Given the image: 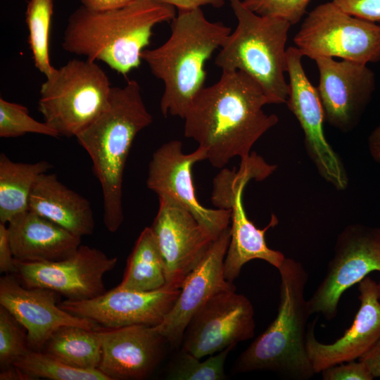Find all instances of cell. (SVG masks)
<instances>
[{
	"instance_id": "obj_1",
	"label": "cell",
	"mask_w": 380,
	"mask_h": 380,
	"mask_svg": "<svg viewBox=\"0 0 380 380\" xmlns=\"http://www.w3.org/2000/svg\"><path fill=\"white\" fill-rule=\"evenodd\" d=\"M270 101L260 85L240 70H222L187 108L184 134L203 148L207 160L223 168L234 157L248 158L254 144L278 122L262 107Z\"/></svg>"
},
{
	"instance_id": "obj_2",
	"label": "cell",
	"mask_w": 380,
	"mask_h": 380,
	"mask_svg": "<svg viewBox=\"0 0 380 380\" xmlns=\"http://www.w3.org/2000/svg\"><path fill=\"white\" fill-rule=\"evenodd\" d=\"M175 16L174 6L158 0H135L102 11L81 6L68 20L62 46L67 52L102 61L126 75L140 65L154 26Z\"/></svg>"
},
{
	"instance_id": "obj_3",
	"label": "cell",
	"mask_w": 380,
	"mask_h": 380,
	"mask_svg": "<svg viewBox=\"0 0 380 380\" xmlns=\"http://www.w3.org/2000/svg\"><path fill=\"white\" fill-rule=\"evenodd\" d=\"M139 84L129 80L112 87L107 106L75 137L89 154L103 194V220L115 232L122 224V182L125 163L137 134L151 124Z\"/></svg>"
},
{
	"instance_id": "obj_4",
	"label": "cell",
	"mask_w": 380,
	"mask_h": 380,
	"mask_svg": "<svg viewBox=\"0 0 380 380\" xmlns=\"http://www.w3.org/2000/svg\"><path fill=\"white\" fill-rule=\"evenodd\" d=\"M232 32L221 22L209 21L200 8L179 10L171 34L160 46L141 53L152 74L164 84L162 114L183 119L194 97L204 87L206 61Z\"/></svg>"
},
{
	"instance_id": "obj_5",
	"label": "cell",
	"mask_w": 380,
	"mask_h": 380,
	"mask_svg": "<svg viewBox=\"0 0 380 380\" xmlns=\"http://www.w3.org/2000/svg\"><path fill=\"white\" fill-rule=\"evenodd\" d=\"M278 271L277 317L241 353L233 372L267 370L286 379L307 380L315 374L306 349L307 323L312 315L305 297L308 275L300 262L289 258Z\"/></svg>"
},
{
	"instance_id": "obj_6",
	"label": "cell",
	"mask_w": 380,
	"mask_h": 380,
	"mask_svg": "<svg viewBox=\"0 0 380 380\" xmlns=\"http://www.w3.org/2000/svg\"><path fill=\"white\" fill-rule=\"evenodd\" d=\"M237 19L217 55L215 64L222 70H240L262 88L270 104L284 103L289 94L286 72L288 33L291 25L282 19L260 15L241 0H229Z\"/></svg>"
},
{
	"instance_id": "obj_7",
	"label": "cell",
	"mask_w": 380,
	"mask_h": 380,
	"mask_svg": "<svg viewBox=\"0 0 380 380\" xmlns=\"http://www.w3.org/2000/svg\"><path fill=\"white\" fill-rule=\"evenodd\" d=\"M111 87L96 61L72 59L46 77L39 110L60 137H75L107 106Z\"/></svg>"
},
{
	"instance_id": "obj_8",
	"label": "cell",
	"mask_w": 380,
	"mask_h": 380,
	"mask_svg": "<svg viewBox=\"0 0 380 380\" xmlns=\"http://www.w3.org/2000/svg\"><path fill=\"white\" fill-rule=\"evenodd\" d=\"M293 42L312 60L338 57L366 65L380 61V25L350 15L331 1L309 13Z\"/></svg>"
},
{
	"instance_id": "obj_9",
	"label": "cell",
	"mask_w": 380,
	"mask_h": 380,
	"mask_svg": "<svg viewBox=\"0 0 380 380\" xmlns=\"http://www.w3.org/2000/svg\"><path fill=\"white\" fill-rule=\"evenodd\" d=\"M374 271L380 272V227L347 225L337 236L324 279L308 299L311 313L333 319L343 293Z\"/></svg>"
},
{
	"instance_id": "obj_10",
	"label": "cell",
	"mask_w": 380,
	"mask_h": 380,
	"mask_svg": "<svg viewBox=\"0 0 380 380\" xmlns=\"http://www.w3.org/2000/svg\"><path fill=\"white\" fill-rule=\"evenodd\" d=\"M99 249L80 245L70 256L56 261L25 262L15 260L13 275L23 286L52 290L70 300L95 298L105 290L104 275L117 265Z\"/></svg>"
},
{
	"instance_id": "obj_11",
	"label": "cell",
	"mask_w": 380,
	"mask_h": 380,
	"mask_svg": "<svg viewBox=\"0 0 380 380\" xmlns=\"http://www.w3.org/2000/svg\"><path fill=\"white\" fill-rule=\"evenodd\" d=\"M182 146L180 141L171 140L153 153L148 165L147 187L158 196H167L187 210L215 241L229 227L232 210L208 208L199 203L191 170L196 163L207 159V154L198 146L186 154Z\"/></svg>"
},
{
	"instance_id": "obj_12",
	"label": "cell",
	"mask_w": 380,
	"mask_h": 380,
	"mask_svg": "<svg viewBox=\"0 0 380 380\" xmlns=\"http://www.w3.org/2000/svg\"><path fill=\"white\" fill-rule=\"evenodd\" d=\"M303 55L294 46L286 49L289 94L286 104L304 133L305 146L319 175L337 190H345L348 177L338 154L327 141L323 130L324 109L317 89L302 65Z\"/></svg>"
},
{
	"instance_id": "obj_13",
	"label": "cell",
	"mask_w": 380,
	"mask_h": 380,
	"mask_svg": "<svg viewBox=\"0 0 380 380\" xmlns=\"http://www.w3.org/2000/svg\"><path fill=\"white\" fill-rule=\"evenodd\" d=\"M255 327L250 300L236 289L223 291L193 317L183 336L182 349L201 359L253 338Z\"/></svg>"
},
{
	"instance_id": "obj_14",
	"label": "cell",
	"mask_w": 380,
	"mask_h": 380,
	"mask_svg": "<svg viewBox=\"0 0 380 380\" xmlns=\"http://www.w3.org/2000/svg\"><path fill=\"white\" fill-rule=\"evenodd\" d=\"M158 198V210L150 227L163 261L165 285L181 289L214 241L181 205L167 196Z\"/></svg>"
},
{
	"instance_id": "obj_15",
	"label": "cell",
	"mask_w": 380,
	"mask_h": 380,
	"mask_svg": "<svg viewBox=\"0 0 380 380\" xmlns=\"http://www.w3.org/2000/svg\"><path fill=\"white\" fill-rule=\"evenodd\" d=\"M181 289L167 285L153 291H139L118 286L88 300L65 299L59 306L76 316L105 327L135 324L156 326L175 303Z\"/></svg>"
},
{
	"instance_id": "obj_16",
	"label": "cell",
	"mask_w": 380,
	"mask_h": 380,
	"mask_svg": "<svg viewBox=\"0 0 380 380\" xmlns=\"http://www.w3.org/2000/svg\"><path fill=\"white\" fill-rule=\"evenodd\" d=\"M317 87L324 119L343 132L353 129L375 89V76L366 64L319 57Z\"/></svg>"
},
{
	"instance_id": "obj_17",
	"label": "cell",
	"mask_w": 380,
	"mask_h": 380,
	"mask_svg": "<svg viewBox=\"0 0 380 380\" xmlns=\"http://www.w3.org/2000/svg\"><path fill=\"white\" fill-rule=\"evenodd\" d=\"M230 238L229 227L213 242L201 261L187 275L173 307L163 320L154 326L171 348L179 347L187 325L210 299L221 291L236 289L224 275V260Z\"/></svg>"
},
{
	"instance_id": "obj_18",
	"label": "cell",
	"mask_w": 380,
	"mask_h": 380,
	"mask_svg": "<svg viewBox=\"0 0 380 380\" xmlns=\"http://www.w3.org/2000/svg\"><path fill=\"white\" fill-rule=\"evenodd\" d=\"M57 293L22 285L13 274L0 279V305L10 312L26 331L32 350H42L51 336L64 326L94 329V322L72 315L56 303Z\"/></svg>"
},
{
	"instance_id": "obj_19",
	"label": "cell",
	"mask_w": 380,
	"mask_h": 380,
	"mask_svg": "<svg viewBox=\"0 0 380 380\" xmlns=\"http://www.w3.org/2000/svg\"><path fill=\"white\" fill-rule=\"evenodd\" d=\"M101 343L99 369L109 380L148 377L161 362L167 340L154 326L96 327Z\"/></svg>"
},
{
	"instance_id": "obj_20",
	"label": "cell",
	"mask_w": 380,
	"mask_h": 380,
	"mask_svg": "<svg viewBox=\"0 0 380 380\" xmlns=\"http://www.w3.org/2000/svg\"><path fill=\"white\" fill-rule=\"evenodd\" d=\"M360 308L351 326L331 343L315 337L317 317L309 324L306 349L315 374L343 362L360 359L380 338V296L378 283L367 276L358 283Z\"/></svg>"
},
{
	"instance_id": "obj_21",
	"label": "cell",
	"mask_w": 380,
	"mask_h": 380,
	"mask_svg": "<svg viewBox=\"0 0 380 380\" xmlns=\"http://www.w3.org/2000/svg\"><path fill=\"white\" fill-rule=\"evenodd\" d=\"M7 226L13 256L19 261L60 260L81 245V237L29 210L13 218Z\"/></svg>"
},
{
	"instance_id": "obj_22",
	"label": "cell",
	"mask_w": 380,
	"mask_h": 380,
	"mask_svg": "<svg viewBox=\"0 0 380 380\" xmlns=\"http://www.w3.org/2000/svg\"><path fill=\"white\" fill-rule=\"evenodd\" d=\"M244 188L234 191L220 206V209L232 210L231 238L224 260V278L230 282L239 276L242 267L250 260H265L278 270L286 258L281 252L269 248L265 241V232L278 224L277 217L272 214L267 226L256 227L243 205Z\"/></svg>"
},
{
	"instance_id": "obj_23",
	"label": "cell",
	"mask_w": 380,
	"mask_h": 380,
	"mask_svg": "<svg viewBox=\"0 0 380 380\" xmlns=\"http://www.w3.org/2000/svg\"><path fill=\"white\" fill-rule=\"evenodd\" d=\"M28 210L81 238L94 231L89 201L61 182L55 174L47 172L39 177L30 197Z\"/></svg>"
},
{
	"instance_id": "obj_24",
	"label": "cell",
	"mask_w": 380,
	"mask_h": 380,
	"mask_svg": "<svg viewBox=\"0 0 380 380\" xmlns=\"http://www.w3.org/2000/svg\"><path fill=\"white\" fill-rule=\"evenodd\" d=\"M52 165L42 160L33 163L14 162L0 155V222L8 224L28 210L29 200L39 177Z\"/></svg>"
},
{
	"instance_id": "obj_25",
	"label": "cell",
	"mask_w": 380,
	"mask_h": 380,
	"mask_svg": "<svg viewBox=\"0 0 380 380\" xmlns=\"http://www.w3.org/2000/svg\"><path fill=\"white\" fill-rule=\"evenodd\" d=\"M166 284L163 261L151 227H146L128 257L123 278L118 285L125 289L148 291Z\"/></svg>"
},
{
	"instance_id": "obj_26",
	"label": "cell",
	"mask_w": 380,
	"mask_h": 380,
	"mask_svg": "<svg viewBox=\"0 0 380 380\" xmlns=\"http://www.w3.org/2000/svg\"><path fill=\"white\" fill-rule=\"evenodd\" d=\"M42 351L79 369H98L101 359V339L94 329L64 326L48 339Z\"/></svg>"
},
{
	"instance_id": "obj_27",
	"label": "cell",
	"mask_w": 380,
	"mask_h": 380,
	"mask_svg": "<svg viewBox=\"0 0 380 380\" xmlns=\"http://www.w3.org/2000/svg\"><path fill=\"white\" fill-rule=\"evenodd\" d=\"M54 0H29L25 11L28 44L35 68L46 77L54 67L49 56V38Z\"/></svg>"
},
{
	"instance_id": "obj_28",
	"label": "cell",
	"mask_w": 380,
	"mask_h": 380,
	"mask_svg": "<svg viewBox=\"0 0 380 380\" xmlns=\"http://www.w3.org/2000/svg\"><path fill=\"white\" fill-rule=\"evenodd\" d=\"M13 365L27 374L31 379L109 380L99 369L75 368L42 350H30Z\"/></svg>"
},
{
	"instance_id": "obj_29",
	"label": "cell",
	"mask_w": 380,
	"mask_h": 380,
	"mask_svg": "<svg viewBox=\"0 0 380 380\" xmlns=\"http://www.w3.org/2000/svg\"><path fill=\"white\" fill-rule=\"evenodd\" d=\"M235 346H229L219 353L210 355L203 361L182 348L170 362L166 378L172 380L225 379L226 359Z\"/></svg>"
},
{
	"instance_id": "obj_30",
	"label": "cell",
	"mask_w": 380,
	"mask_h": 380,
	"mask_svg": "<svg viewBox=\"0 0 380 380\" xmlns=\"http://www.w3.org/2000/svg\"><path fill=\"white\" fill-rule=\"evenodd\" d=\"M27 133L51 137H60L58 132L45 122L36 120L29 115L27 107L0 98V137L13 138Z\"/></svg>"
},
{
	"instance_id": "obj_31",
	"label": "cell",
	"mask_w": 380,
	"mask_h": 380,
	"mask_svg": "<svg viewBox=\"0 0 380 380\" xmlns=\"http://www.w3.org/2000/svg\"><path fill=\"white\" fill-rule=\"evenodd\" d=\"M23 327L0 305V366L1 370L13 366L30 348Z\"/></svg>"
},
{
	"instance_id": "obj_32",
	"label": "cell",
	"mask_w": 380,
	"mask_h": 380,
	"mask_svg": "<svg viewBox=\"0 0 380 380\" xmlns=\"http://www.w3.org/2000/svg\"><path fill=\"white\" fill-rule=\"evenodd\" d=\"M311 0H242L245 6L262 15L298 23L306 13Z\"/></svg>"
},
{
	"instance_id": "obj_33",
	"label": "cell",
	"mask_w": 380,
	"mask_h": 380,
	"mask_svg": "<svg viewBox=\"0 0 380 380\" xmlns=\"http://www.w3.org/2000/svg\"><path fill=\"white\" fill-rule=\"evenodd\" d=\"M324 380H372L374 376L361 360H353L336 365L323 369Z\"/></svg>"
},
{
	"instance_id": "obj_34",
	"label": "cell",
	"mask_w": 380,
	"mask_h": 380,
	"mask_svg": "<svg viewBox=\"0 0 380 380\" xmlns=\"http://www.w3.org/2000/svg\"><path fill=\"white\" fill-rule=\"evenodd\" d=\"M343 11L354 17L380 22V0H331Z\"/></svg>"
},
{
	"instance_id": "obj_35",
	"label": "cell",
	"mask_w": 380,
	"mask_h": 380,
	"mask_svg": "<svg viewBox=\"0 0 380 380\" xmlns=\"http://www.w3.org/2000/svg\"><path fill=\"white\" fill-rule=\"evenodd\" d=\"M7 224L0 222V272L13 274L15 259L11 246Z\"/></svg>"
},
{
	"instance_id": "obj_36",
	"label": "cell",
	"mask_w": 380,
	"mask_h": 380,
	"mask_svg": "<svg viewBox=\"0 0 380 380\" xmlns=\"http://www.w3.org/2000/svg\"><path fill=\"white\" fill-rule=\"evenodd\" d=\"M166 4L178 8L179 10H194L202 6L210 5L214 8H221L224 0H158Z\"/></svg>"
},
{
	"instance_id": "obj_37",
	"label": "cell",
	"mask_w": 380,
	"mask_h": 380,
	"mask_svg": "<svg viewBox=\"0 0 380 380\" xmlns=\"http://www.w3.org/2000/svg\"><path fill=\"white\" fill-rule=\"evenodd\" d=\"M82 6L96 11H108L125 6L135 0H80Z\"/></svg>"
},
{
	"instance_id": "obj_38",
	"label": "cell",
	"mask_w": 380,
	"mask_h": 380,
	"mask_svg": "<svg viewBox=\"0 0 380 380\" xmlns=\"http://www.w3.org/2000/svg\"><path fill=\"white\" fill-rule=\"evenodd\" d=\"M368 367L374 377H380V338L360 359Z\"/></svg>"
},
{
	"instance_id": "obj_39",
	"label": "cell",
	"mask_w": 380,
	"mask_h": 380,
	"mask_svg": "<svg viewBox=\"0 0 380 380\" xmlns=\"http://www.w3.org/2000/svg\"><path fill=\"white\" fill-rule=\"evenodd\" d=\"M368 146L372 157L380 164V123L370 134Z\"/></svg>"
},
{
	"instance_id": "obj_40",
	"label": "cell",
	"mask_w": 380,
	"mask_h": 380,
	"mask_svg": "<svg viewBox=\"0 0 380 380\" xmlns=\"http://www.w3.org/2000/svg\"><path fill=\"white\" fill-rule=\"evenodd\" d=\"M1 380H30L31 378L15 366L1 370Z\"/></svg>"
},
{
	"instance_id": "obj_41",
	"label": "cell",
	"mask_w": 380,
	"mask_h": 380,
	"mask_svg": "<svg viewBox=\"0 0 380 380\" xmlns=\"http://www.w3.org/2000/svg\"><path fill=\"white\" fill-rule=\"evenodd\" d=\"M378 287H379V296H380V280H379V281L378 282Z\"/></svg>"
}]
</instances>
